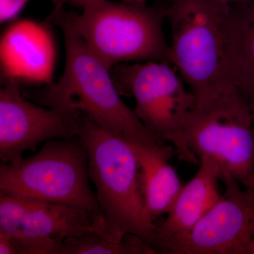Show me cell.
<instances>
[{
  "label": "cell",
  "instance_id": "11",
  "mask_svg": "<svg viewBox=\"0 0 254 254\" xmlns=\"http://www.w3.org/2000/svg\"><path fill=\"white\" fill-rule=\"evenodd\" d=\"M193 178L183 185L163 222L156 224L157 254H179L193 229L220 198L221 169L213 160H199Z\"/></svg>",
  "mask_w": 254,
  "mask_h": 254
},
{
  "label": "cell",
  "instance_id": "7",
  "mask_svg": "<svg viewBox=\"0 0 254 254\" xmlns=\"http://www.w3.org/2000/svg\"><path fill=\"white\" fill-rule=\"evenodd\" d=\"M184 133L198 160H213L243 187L254 185V115L236 88L196 104Z\"/></svg>",
  "mask_w": 254,
  "mask_h": 254
},
{
  "label": "cell",
  "instance_id": "8",
  "mask_svg": "<svg viewBox=\"0 0 254 254\" xmlns=\"http://www.w3.org/2000/svg\"><path fill=\"white\" fill-rule=\"evenodd\" d=\"M83 113L62 111L34 104L16 83H1L0 89V160L17 165L23 155L43 142L79 136Z\"/></svg>",
  "mask_w": 254,
  "mask_h": 254
},
{
  "label": "cell",
  "instance_id": "1",
  "mask_svg": "<svg viewBox=\"0 0 254 254\" xmlns=\"http://www.w3.org/2000/svg\"><path fill=\"white\" fill-rule=\"evenodd\" d=\"M50 20L63 31L66 63L61 78L34 95L37 104L62 111L85 114L98 126L129 144L166 143L148 131L125 104L106 67L68 22L63 6H57Z\"/></svg>",
  "mask_w": 254,
  "mask_h": 254
},
{
  "label": "cell",
  "instance_id": "9",
  "mask_svg": "<svg viewBox=\"0 0 254 254\" xmlns=\"http://www.w3.org/2000/svg\"><path fill=\"white\" fill-rule=\"evenodd\" d=\"M225 191L198 222L179 254H250L254 185L243 187L221 171Z\"/></svg>",
  "mask_w": 254,
  "mask_h": 254
},
{
  "label": "cell",
  "instance_id": "18",
  "mask_svg": "<svg viewBox=\"0 0 254 254\" xmlns=\"http://www.w3.org/2000/svg\"><path fill=\"white\" fill-rule=\"evenodd\" d=\"M0 254H15L14 245L9 235L0 232Z\"/></svg>",
  "mask_w": 254,
  "mask_h": 254
},
{
  "label": "cell",
  "instance_id": "17",
  "mask_svg": "<svg viewBox=\"0 0 254 254\" xmlns=\"http://www.w3.org/2000/svg\"><path fill=\"white\" fill-rule=\"evenodd\" d=\"M29 0H0L1 23L11 21L19 14Z\"/></svg>",
  "mask_w": 254,
  "mask_h": 254
},
{
  "label": "cell",
  "instance_id": "5",
  "mask_svg": "<svg viewBox=\"0 0 254 254\" xmlns=\"http://www.w3.org/2000/svg\"><path fill=\"white\" fill-rule=\"evenodd\" d=\"M90 180L88 151L80 136L45 142L38 153L18 165L0 166L1 193L82 209L100 219L102 225Z\"/></svg>",
  "mask_w": 254,
  "mask_h": 254
},
{
  "label": "cell",
  "instance_id": "6",
  "mask_svg": "<svg viewBox=\"0 0 254 254\" xmlns=\"http://www.w3.org/2000/svg\"><path fill=\"white\" fill-rule=\"evenodd\" d=\"M171 64L159 61L122 63L110 73L120 95L134 98L135 113L145 128L173 145L182 161L199 163L187 146L184 133L196 99Z\"/></svg>",
  "mask_w": 254,
  "mask_h": 254
},
{
  "label": "cell",
  "instance_id": "14",
  "mask_svg": "<svg viewBox=\"0 0 254 254\" xmlns=\"http://www.w3.org/2000/svg\"><path fill=\"white\" fill-rule=\"evenodd\" d=\"M229 71L234 88L245 97L254 115V1L235 7Z\"/></svg>",
  "mask_w": 254,
  "mask_h": 254
},
{
  "label": "cell",
  "instance_id": "23",
  "mask_svg": "<svg viewBox=\"0 0 254 254\" xmlns=\"http://www.w3.org/2000/svg\"><path fill=\"white\" fill-rule=\"evenodd\" d=\"M56 4L57 5H63V0H58Z\"/></svg>",
  "mask_w": 254,
  "mask_h": 254
},
{
  "label": "cell",
  "instance_id": "10",
  "mask_svg": "<svg viewBox=\"0 0 254 254\" xmlns=\"http://www.w3.org/2000/svg\"><path fill=\"white\" fill-rule=\"evenodd\" d=\"M55 37L48 23L30 19L14 21L0 41L1 83L49 85L57 60Z\"/></svg>",
  "mask_w": 254,
  "mask_h": 254
},
{
  "label": "cell",
  "instance_id": "15",
  "mask_svg": "<svg viewBox=\"0 0 254 254\" xmlns=\"http://www.w3.org/2000/svg\"><path fill=\"white\" fill-rule=\"evenodd\" d=\"M141 237L127 235L120 242L108 240L96 232L87 231L68 237L64 242L62 254H155Z\"/></svg>",
  "mask_w": 254,
  "mask_h": 254
},
{
  "label": "cell",
  "instance_id": "12",
  "mask_svg": "<svg viewBox=\"0 0 254 254\" xmlns=\"http://www.w3.org/2000/svg\"><path fill=\"white\" fill-rule=\"evenodd\" d=\"M100 227L101 220L86 210L33 200L21 227L9 236L15 254H62L66 238Z\"/></svg>",
  "mask_w": 254,
  "mask_h": 254
},
{
  "label": "cell",
  "instance_id": "3",
  "mask_svg": "<svg viewBox=\"0 0 254 254\" xmlns=\"http://www.w3.org/2000/svg\"><path fill=\"white\" fill-rule=\"evenodd\" d=\"M79 136L88 151L90 179L101 211L98 234L117 242L136 235L154 250L156 223L147 215L141 168L131 145L83 113Z\"/></svg>",
  "mask_w": 254,
  "mask_h": 254
},
{
  "label": "cell",
  "instance_id": "16",
  "mask_svg": "<svg viewBox=\"0 0 254 254\" xmlns=\"http://www.w3.org/2000/svg\"><path fill=\"white\" fill-rule=\"evenodd\" d=\"M33 200L0 192V232L11 235L21 227Z\"/></svg>",
  "mask_w": 254,
  "mask_h": 254
},
{
  "label": "cell",
  "instance_id": "21",
  "mask_svg": "<svg viewBox=\"0 0 254 254\" xmlns=\"http://www.w3.org/2000/svg\"><path fill=\"white\" fill-rule=\"evenodd\" d=\"M148 0H122V1L132 4H146Z\"/></svg>",
  "mask_w": 254,
  "mask_h": 254
},
{
  "label": "cell",
  "instance_id": "2",
  "mask_svg": "<svg viewBox=\"0 0 254 254\" xmlns=\"http://www.w3.org/2000/svg\"><path fill=\"white\" fill-rule=\"evenodd\" d=\"M235 6L220 0H173L170 63L195 95L196 104L234 89L229 54Z\"/></svg>",
  "mask_w": 254,
  "mask_h": 254
},
{
  "label": "cell",
  "instance_id": "20",
  "mask_svg": "<svg viewBox=\"0 0 254 254\" xmlns=\"http://www.w3.org/2000/svg\"><path fill=\"white\" fill-rule=\"evenodd\" d=\"M71 4L80 6L82 9L86 7L88 5L94 4V3L99 2V1H105V0H67Z\"/></svg>",
  "mask_w": 254,
  "mask_h": 254
},
{
  "label": "cell",
  "instance_id": "13",
  "mask_svg": "<svg viewBox=\"0 0 254 254\" xmlns=\"http://www.w3.org/2000/svg\"><path fill=\"white\" fill-rule=\"evenodd\" d=\"M129 145L141 168L147 215L156 223L160 217L168 213L183 187L176 170L170 164L176 151L167 143Z\"/></svg>",
  "mask_w": 254,
  "mask_h": 254
},
{
  "label": "cell",
  "instance_id": "4",
  "mask_svg": "<svg viewBox=\"0 0 254 254\" xmlns=\"http://www.w3.org/2000/svg\"><path fill=\"white\" fill-rule=\"evenodd\" d=\"M63 14L91 53L110 70L131 62L170 63V45L163 31L165 11L146 4L105 0L88 5L81 14L66 13L64 9Z\"/></svg>",
  "mask_w": 254,
  "mask_h": 254
},
{
  "label": "cell",
  "instance_id": "19",
  "mask_svg": "<svg viewBox=\"0 0 254 254\" xmlns=\"http://www.w3.org/2000/svg\"><path fill=\"white\" fill-rule=\"evenodd\" d=\"M222 2L234 6H244L250 4L254 0H220Z\"/></svg>",
  "mask_w": 254,
  "mask_h": 254
},
{
  "label": "cell",
  "instance_id": "22",
  "mask_svg": "<svg viewBox=\"0 0 254 254\" xmlns=\"http://www.w3.org/2000/svg\"><path fill=\"white\" fill-rule=\"evenodd\" d=\"M250 254H254V237L253 242H252V246H251Z\"/></svg>",
  "mask_w": 254,
  "mask_h": 254
}]
</instances>
